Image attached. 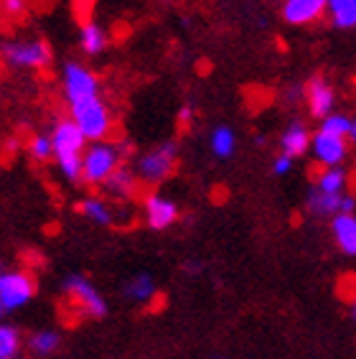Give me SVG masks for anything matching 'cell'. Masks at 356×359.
I'll return each mask as SVG.
<instances>
[{
  "instance_id": "obj_1",
  "label": "cell",
  "mask_w": 356,
  "mask_h": 359,
  "mask_svg": "<svg viewBox=\"0 0 356 359\" xmlns=\"http://www.w3.org/2000/svg\"><path fill=\"white\" fill-rule=\"evenodd\" d=\"M51 140V158H56L59 171L67 181L79 184L82 181V156L87 140L71 120H59L48 135Z\"/></svg>"
},
{
  "instance_id": "obj_2",
  "label": "cell",
  "mask_w": 356,
  "mask_h": 359,
  "mask_svg": "<svg viewBox=\"0 0 356 359\" xmlns=\"http://www.w3.org/2000/svg\"><path fill=\"white\" fill-rule=\"evenodd\" d=\"M71 123L79 128V133L84 135V140H107L112 130V115L110 107L97 97H89V100H79V102H71Z\"/></svg>"
},
{
  "instance_id": "obj_3",
  "label": "cell",
  "mask_w": 356,
  "mask_h": 359,
  "mask_svg": "<svg viewBox=\"0 0 356 359\" xmlns=\"http://www.w3.org/2000/svg\"><path fill=\"white\" fill-rule=\"evenodd\" d=\"M178 166V145L173 140L168 143H160L156 148H151L148 153H143L140 158L135 161V173L137 184H163L165 179H171L173 171Z\"/></svg>"
},
{
  "instance_id": "obj_4",
  "label": "cell",
  "mask_w": 356,
  "mask_h": 359,
  "mask_svg": "<svg viewBox=\"0 0 356 359\" xmlns=\"http://www.w3.org/2000/svg\"><path fill=\"white\" fill-rule=\"evenodd\" d=\"M117 166H123V151L120 145L100 140L92 143L82 156V181L89 187H102L107 176L115 171Z\"/></svg>"
},
{
  "instance_id": "obj_5",
  "label": "cell",
  "mask_w": 356,
  "mask_h": 359,
  "mask_svg": "<svg viewBox=\"0 0 356 359\" xmlns=\"http://www.w3.org/2000/svg\"><path fill=\"white\" fill-rule=\"evenodd\" d=\"M36 296V280L28 270H3L0 273V321L28 306Z\"/></svg>"
},
{
  "instance_id": "obj_6",
  "label": "cell",
  "mask_w": 356,
  "mask_h": 359,
  "mask_svg": "<svg viewBox=\"0 0 356 359\" xmlns=\"http://www.w3.org/2000/svg\"><path fill=\"white\" fill-rule=\"evenodd\" d=\"M64 296L69 298V304L74 306L79 316L84 318L107 316V301L100 293V288L89 278L79 276V273H74V276H69L64 280Z\"/></svg>"
},
{
  "instance_id": "obj_7",
  "label": "cell",
  "mask_w": 356,
  "mask_h": 359,
  "mask_svg": "<svg viewBox=\"0 0 356 359\" xmlns=\"http://www.w3.org/2000/svg\"><path fill=\"white\" fill-rule=\"evenodd\" d=\"M0 59L15 69H46L51 64V46L41 39L34 41H6L0 46Z\"/></svg>"
},
{
  "instance_id": "obj_8",
  "label": "cell",
  "mask_w": 356,
  "mask_h": 359,
  "mask_svg": "<svg viewBox=\"0 0 356 359\" xmlns=\"http://www.w3.org/2000/svg\"><path fill=\"white\" fill-rule=\"evenodd\" d=\"M64 92H67L69 104L89 100V97L100 95V79L95 72L82 67V64L67 62L64 64Z\"/></svg>"
},
{
  "instance_id": "obj_9",
  "label": "cell",
  "mask_w": 356,
  "mask_h": 359,
  "mask_svg": "<svg viewBox=\"0 0 356 359\" xmlns=\"http://www.w3.org/2000/svg\"><path fill=\"white\" fill-rule=\"evenodd\" d=\"M354 194H323L313 189L306 199V209L318 219H331L336 215H354Z\"/></svg>"
},
{
  "instance_id": "obj_10",
  "label": "cell",
  "mask_w": 356,
  "mask_h": 359,
  "mask_svg": "<svg viewBox=\"0 0 356 359\" xmlns=\"http://www.w3.org/2000/svg\"><path fill=\"white\" fill-rule=\"evenodd\" d=\"M143 215H145V224L156 232L160 229L173 227L181 217V209L173 199L163 196V194H148L143 199Z\"/></svg>"
},
{
  "instance_id": "obj_11",
  "label": "cell",
  "mask_w": 356,
  "mask_h": 359,
  "mask_svg": "<svg viewBox=\"0 0 356 359\" xmlns=\"http://www.w3.org/2000/svg\"><path fill=\"white\" fill-rule=\"evenodd\" d=\"M310 148H313L315 161H318L323 168L343 166V161H346V156H349V140L336 138V135L323 133V130L310 135Z\"/></svg>"
},
{
  "instance_id": "obj_12",
  "label": "cell",
  "mask_w": 356,
  "mask_h": 359,
  "mask_svg": "<svg viewBox=\"0 0 356 359\" xmlns=\"http://www.w3.org/2000/svg\"><path fill=\"white\" fill-rule=\"evenodd\" d=\"M303 95H306V100H308V110L313 118L323 120L334 112L336 92L323 76H313V79L306 84V92H303Z\"/></svg>"
},
{
  "instance_id": "obj_13",
  "label": "cell",
  "mask_w": 356,
  "mask_h": 359,
  "mask_svg": "<svg viewBox=\"0 0 356 359\" xmlns=\"http://www.w3.org/2000/svg\"><path fill=\"white\" fill-rule=\"evenodd\" d=\"M326 11V0H285L282 3V18L290 26H306L318 21Z\"/></svg>"
},
{
  "instance_id": "obj_14",
  "label": "cell",
  "mask_w": 356,
  "mask_h": 359,
  "mask_svg": "<svg viewBox=\"0 0 356 359\" xmlns=\"http://www.w3.org/2000/svg\"><path fill=\"white\" fill-rule=\"evenodd\" d=\"M137 187H140V184H137L135 173H132V168H128V166H117L115 171L107 176V181L102 184L104 194H107L110 199H115V201L135 199Z\"/></svg>"
},
{
  "instance_id": "obj_15",
  "label": "cell",
  "mask_w": 356,
  "mask_h": 359,
  "mask_svg": "<svg viewBox=\"0 0 356 359\" xmlns=\"http://www.w3.org/2000/svg\"><path fill=\"white\" fill-rule=\"evenodd\" d=\"M123 296L125 301H130L135 306H151L158 298V285L156 278L151 273H135V276L123 285Z\"/></svg>"
},
{
  "instance_id": "obj_16",
  "label": "cell",
  "mask_w": 356,
  "mask_h": 359,
  "mask_svg": "<svg viewBox=\"0 0 356 359\" xmlns=\"http://www.w3.org/2000/svg\"><path fill=\"white\" fill-rule=\"evenodd\" d=\"M280 148H282V156H288V158H298L303 153H308L310 148V130L308 125L301 123V120H295L285 128L280 138Z\"/></svg>"
},
{
  "instance_id": "obj_17",
  "label": "cell",
  "mask_w": 356,
  "mask_h": 359,
  "mask_svg": "<svg viewBox=\"0 0 356 359\" xmlns=\"http://www.w3.org/2000/svg\"><path fill=\"white\" fill-rule=\"evenodd\" d=\"M331 232L343 255H356V217L354 215H336L331 217Z\"/></svg>"
},
{
  "instance_id": "obj_18",
  "label": "cell",
  "mask_w": 356,
  "mask_h": 359,
  "mask_svg": "<svg viewBox=\"0 0 356 359\" xmlns=\"http://www.w3.org/2000/svg\"><path fill=\"white\" fill-rule=\"evenodd\" d=\"M79 215H84L89 222H95L100 227H110L117 222V212L112 209V204L100 199V196H87V199L79 201Z\"/></svg>"
},
{
  "instance_id": "obj_19",
  "label": "cell",
  "mask_w": 356,
  "mask_h": 359,
  "mask_svg": "<svg viewBox=\"0 0 356 359\" xmlns=\"http://www.w3.org/2000/svg\"><path fill=\"white\" fill-rule=\"evenodd\" d=\"M346 187H349V173L343 166L336 168H323L318 176H315V187L323 194H346Z\"/></svg>"
},
{
  "instance_id": "obj_20",
  "label": "cell",
  "mask_w": 356,
  "mask_h": 359,
  "mask_svg": "<svg viewBox=\"0 0 356 359\" xmlns=\"http://www.w3.org/2000/svg\"><path fill=\"white\" fill-rule=\"evenodd\" d=\"M28 349L36 357H51V354H56L62 349V334L54 332V329H41V332L31 334Z\"/></svg>"
},
{
  "instance_id": "obj_21",
  "label": "cell",
  "mask_w": 356,
  "mask_h": 359,
  "mask_svg": "<svg viewBox=\"0 0 356 359\" xmlns=\"http://www.w3.org/2000/svg\"><path fill=\"white\" fill-rule=\"evenodd\" d=\"M326 8L331 11V23L336 28H354L356 26V0H326Z\"/></svg>"
},
{
  "instance_id": "obj_22",
  "label": "cell",
  "mask_w": 356,
  "mask_h": 359,
  "mask_svg": "<svg viewBox=\"0 0 356 359\" xmlns=\"http://www.w3.org/2000/svg\"><path fill=\"white\" fill-rule=\"evenodd\" d=\"M321 130L323 133H331V135H336V138L354 140V135H356V123H354V118L343 115V112H331L329 118L321 120Z\"/></svg>"
},
{
  "instance_id": "obj_23",
  "label": "cell",
  "mask_w": 356,
  "mask_h": 359,
  "mask_svg": "<svg viewBox=\"0 0 356 359\" xmlns=\"http://www.w3.org/2000/svg\"><path fill=\"white\" fill-rule=\"evenodd\" d=\"M82 48L84 54L89 56L102 54L104 48H107V34L102 31V26H97L92 21L82 23Z\"/></svg>"
},
{
  "instance_id": "obj_24",
  "label": "cell",
  "mask_w": 356,
  "mask_h": 359,
  "mask_svg": "<svg viewBox=\"0 0 356 359\" xmlns=\"http://www.w3.org/2000/svg\"><path fill=\"white\" fill-rule=\"evenodd\" d=\"M212 151L217 158H229L237 148V135H234L232 128H226V125H219V128H214L212 133Z\"/></svg>"
},
{
  "instance_id": "obj_25",
  "label": "cell",
  "mask_w": 356,
  "mask_h": 359,
  "mask_svg": "<svg viewBox=\"0 0 356 359\" xmlns=\"http://www.w3.org/2000/svg\"><path fill=\"white\" fill-rule=\"evenodd\" d=\"M23 341L18 329L8 324H0V359H18L21 357Z\"/></svg>"
},
{
  "instance_id": "obj_26",
  "label": "cell",
  "mask_w": 356,
  "mask_h": 359,
  "mask_svg": "<svg viewBox=\"0 0 356 359\" xmlns=\"http://www.w3.org/2000/svg\"><path fill=\"white\" fill-rule=\"evenodd\" d=\"M28 153H31L36 161L51 158V140H48V135H34L31 143H28Z\"/></svg>"
},
{
  "instance_id": "obj_27",
  "label": "cell",
  "mask_w": 356,
  "mask_h": 359,
  "mask_svg": "<svg viewBox=\"0 0 356 359\" xmlns=\"http://www.w3.org/2000/svg\"><path fill=\"white\" fill-rule=\"evenodd\" d=\"M0 8H3L6 18H11V21H21L23 15L28 13V0H0Z\"/></svg>"
},
{
  "instance_id": "obj_28",
  "label": "cell",
  "mask_w": 356,
  "mask_h": 359,
  "mask_svg": "<svg viewBox=\"0 0 356 359\" xmlns=\"http://www.w3.org/2000/svg\"><path fill=\"white\" fill-rule=\"evenodd\" d=\"M290 168H293V158H288V156H282V153L273 161V171L278 173V176H285V173H288Z\"/></svg>"
},
{
  "instance_id": "obj_29",
  "label": "cell",
  "mask_w": 356,
  "mask_h": 359,
  "mask_svg": "<svg viewBox=\"0 0 356 359\" xmlns=\"http://www.w3.org/2000/svg\"><path fill=\"white\" fill-rule=\"evenodd\" d=\"M191 118H193V110L189 107V104H184V107L178 110V123H181V125H189V123H191Z\"/></svg>"
},
{
  "instance_id": "obj_30",
  "label": "cell",
  "mask_w": 356,
  "mask_h": 359,
  "mask_svg": "<svg viewBox=\"0 0 356 359\" xmlns=\"http://www.w3.org/2000/svg\"><path fill=\"white\" fill-rule=\"evenodd\" d=\"M6 270V260H3V255H0V273Z\"/></svg>"
}]
</instances>
